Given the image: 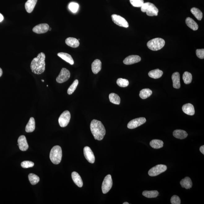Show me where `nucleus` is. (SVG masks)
Here are the masks:
<instances>
[{"mask_svg": "<svg viewBox=\"0 0 204 204\" xmlns=\"http://www.w3.org/2000/svg\"><path fill=\"white\" fill-rule=\"evenodd\" d=\"M72 179L77 186L81 188L83 186V182L80 175L76 172H73L72 174Z\"/></svg>", "mask_w": 204, "mask_h": 204, "instance_id": "6ab92c4d", "label": "nucleus"}, {"mask_svg": "<svg viewBox=\"0 0 204 204\" xmlns=\"http://www.w3.org/2000/svg\"><path fill=\"white\" fill-rule=\"evenodd\" d=\"M141 61V58L138 55H131L126 57L123 61L124 64L126 65H131L139 62Z\"/></svg>", "mask_w": 204, "mask_h": 204, "instance_id": "2eb2a0df", "label": "nucleus"}, {"mask_svg": "<svg viewBox=\"0 0 204 204\" xmlns=\"http://www.w3.org/2000/svg\"><path fill=\"white\" fill-rule=\"evenodd\" d=\"M116 83L119 87H126L128 86L129 85V82L128 80L125 79L120 78L117 80Z\"/></svg>", "mask_w": 204, "mask_h": 204, "instance_id": "f704fd0d", "label": "nucleus"}, {"mask_svg": "<svg viewBox=\"0 0 204 204\" xmlns=\"http://www.w3.org/2000/svg\"><path fill=\"white\" fill-rule=\"evenodd\" d=\"M196 54L197 56L201 59L204 58V49H197L196 51Z\"/></svg>", "mask_w": 204, "mask_h": 204, "instance_id": "a19ab883", "label": "nucleus"}, {"mask_svg": "<svg viewBox=\"0 0 204 204\" xmlns=\"http://www.w3.org/2000/svg\"><path fill=\"white\" fill-rule=\"evenodd\" d=\"M109 98L110 102L113 104L119 105L120 103V98L117 94L111 93L109 95Z\"/></svg>", "mask_w": 204, "mask_h": 204, "instance_id": "c85d7f7f", "label": "nucleus"}, {"mask_svg": "<svg viewBox=\"0 0 204 204\" xmlns=\"http://www.w3.org/2000/svg\"><path fill=\"white\" fill-rule=\"evenodd\" d=\"M67 45L72 48H77L80 45L79 41L74 37H68L65 41Z\"/></svg>", "mask_w": 204, "mask_h": 204, "instance_id": "4be33fe9", "label": "nucleus"}, {"mask_svg": "<svg viewBox=\"0 0 204 204\" xmlns=\"http://www.w3.org/2000/svg\"><path fill=\"white\" fill-rule=\"evenodd\" d=\"M163 142L159 140H153L150 142V145L152 148L158 149L162 148L163 146Z\"/></svg>", "mask_w": 204, "mask_h": 204, "instance_id": "cd10ccee", "label": "nucleus"}, {"mask_svg": "<svg viewBox=\"0 0 204 204\" xmlns=\"http://www.w3.org/2000/svg\"><path fill=\"white\" fill-rule=\"evenodd\" d=\"M28 177L29 181L32 185L37 184L40 180L39 176L33 174H29Z\"/></svg>", "mask_w": 204, "mask_h": 204, "instance_id": "72a5a7b5", "label": "nucleus"}, {"mask_svg": "<svg viewBox=\"0 0 204 204\" xmlns=\"http://www.w3.org/2000/svg\"><path fill=\"white\" fill-rule=\"evenodd\" d=\"M182 110L185 114L189 115H193L195 114L194 107L191 104L188 103L184 104L183 106Z\"/></svg>", "mask_w": 204, "mask_h": 204, "instance_id": "a211bd4d", "label": "nucleus"}, {"mask_svg": "<svg viewBox=\"0 0 204 204\" xmlns=\"http://www.w3.org/2000/svg\"><path fill=\"white\" fill-rule=\"evenodd\" d=\"M49 26L47 24H41L36 26L33 29V31L37 34L46 33L49 30Z\"/></svg>", "mask_w": 204, "mask_h": 204, "instance_id": "ddd939ff", "label": "nucleus"}, {"mask_svg": "<svg viewBox=\"0 0 204 204\" xmlns=\"http://www.w3.org/2000/svg\"><path fill=\"white\" fill-rule=\"evenodd\" d=\"M113 181L111 175H108L104 178L102 185V190L104 194L108 193L112 188Z\"/></svg>", "mask_w": 204, "mask_h": 204, "instance_id": "0eeeda50", "label": "nucleus"}, {"mask_svg": "<svg viewBox=\"0 0 204 204\" xmlns=\"http://www.w3.org/2000/svg\"><path fill=\"white\" fill-rule=\"evenodd\" d=\"M2 70L1 68H0V77L2 76Z\"/></svg>", "mask_w": 204, "mask_h": 204, "instance_id": "c03bdc74", "label": "nucleus"}, {"mask_svg": "<svg viewBox=\"0 0 204 204\" xmlns=\"http://www.w3.org/2000/svg\"><path fill=\"white\" fill-rule=\"evenodd\" d=\"M71 115L70 112L68 111H64L59 116L58 121L61 127L64 128L67 126L69 123Z\"/></svg>", "mask_w": 204, "mask_h": 204, "instance_id": "6e6552de", "label": "nucleus"}, {"mask_svg": "<svg viewBox=\"0 0 204 204\" xmlns=\"http://www.w3.org/2000/svg\"><path fill=\"white\" fill-rule=\"evenodd\" d=\"M173 135L175 138L179 139H184L187 137L188 133L182 130H176L173 132Z\"/></svg>", "mask_w": 204, "mask_h": 204, "instance_id": "b1692460", "label": "nucleus"}, {"mask_svg": "<svg viewBox=\"0 0 204 204\" xmlns=\"http://www.w3.org/2000/svg\"><path fill=\"white\" fill-rule=\"evenodd\" d=\"M91 131L95 140H102L105 136L106 131L103 124L100 121L93 119L90 125Z\"/></svg>", "mask_w": 204, "mask_h": 204, "instance_id": "f03ea898", "label": "nucleus"}, {"mask_svg": "<svg viewBox=\"0 0 204 204\" xmlns=\"http://www.w3.org/2000/svg\"><path fill=\"white\" fill-rule=\"evenodd\" d=\"M46 56L44 53L41 52L34 58L31 63L30 67L33 73L40 75L45 70Z\"/></svg>", "mask_w": 204, "mask_h": 204, "instance_id": "f257e3e1", "label": "nucleus"}, {"mask_svg": "<svg viewBox=\"0 0 204 204\" xmlns=\"http://www.w3.org/2000/svg\"><path fill=\"white\" fill-rule=\"evenodd\" d=\"M68 8L73 13H75L78 11L79 8V5L75 2L70 3L68 6Z\"/></svg>", "mask_w": 204, "mask_h": 204, "instance_id": "4c0bfd02", "label": "nucleus"}, {"mask_svg": "<svg viewBox=\"0 0 204 204\" xmlns=\"http://www.w3.org/2000/svg\"><path fill=\"white\" fill-rule=\"evenodd\" d=\"M123 204H129V203H128V202H124V203H123Z\"/></svg>", "mask_w": 204, "mask_h": 204, "instance_id": "a18cd8bd", "label": "nucleus"}, {"mask_svg": "<svg viewBox=\"0 0 204 204\" xmlns=\"http://www.w3.org/2000/svg\"><path fill=\"white\" fill-rule=\"evenodd\" d=\"M35 128V122L33 117L30 118L25 128L27 132L30 133L33 132Z\"/></svg>", "mask_w": 204, "mask_h": 204, "instance_id": "5701e85b", "label": "nucleus"}, {"mask_svg": "<svg viewBox=\"0 0 204 204\" xmlns=\"http://www.w3.org/2000/svg\"><path fill=\"white\" fill-rule=\"evenodd\" d=\"M37 0H28L25 4V8L27 12L31 13L37 4Z\"/></svg>", "mask_w": 204, "mask_h": 204, "instance_id": "412c9836", "label": "nucleus"}, {"mask_svg": "<svg viewBox=\"0 0 204 204\" xmlns=\"http://www.w3.org/2000/svg\"><path fill=\"white\" fill-rule=\"evenodd\" d=\"M62 156V150L61 147L59 145H56L53 147L51 150L50 158L53 163L58 164L60 163Z\"/></svg>", "mask_w": 204, "mask_h": 204, "instance_id": "7ed1b4c3", "label": "nucleus"}, {"mask_svg": "<svg viewBox=\"0 0 204 204\" xmlns=\"http://www.w3.org/2000/svg\"><path fill=\"white\" fill-rule=\"evenodd\" d=\"M111 18L113 21L116 24L120 27L128 28L129 25L128 22L123 17L114 14L112 15Z\"/></svg>", "mask_w": 204, "mask_h": 204, "instance_id": "9d476101", "label": "nucleus"}, {"mask_svg": "<svg viewBox=\"0 0 204 204\" xmlns=\"http://www.w3.org/2000/svg\"><path fill=\"white\" fill-rule=\"evenodd\" d=\"M102 68V63L100 60H95L92 64V70L93 72L95 74H97L100 71Z\"/></svg>", "mask_w": 204, "mask_h": 204, "instance_id": "dca6fc26", "label": "nucleus"}, {"mask_svg": "<svg viewBox=\"0 0 204 204\" xmlns=\"http://www.w3.org/2000/svg\"><path fill=\"white\" fill-rule=\"evenodd\" d=\"M200 151L201 152L202 154H204V145H202L200 148Z\"/></svg>", "mask_w": 204, "mask_h": 204, "instance_id": "79ce46f5", "label": "nucleus"}, {"mask_svg": "<svg viewBox=\"0 0 204 204\" xmlns=\"http://www.w3.org/2000/svg\"><path fill=\"white\" fill-rule=\"evenodd\" d=\"M84 154L85 158L91 163H94L95 162V157L93 152L88 146H85L84 148Z\"/></svg>", "mask_w": 204, "mask_h": 204, "instance_id": "f8f14e48", "label": "nucleus"}, {"mask_svg": "<svg viewBox=\"0 0 204 204\" xmlns=\"http://www.w3.org/2000/svg\"><path fill=\"white\" fill-rule=\"evenodd\" d=\"M186 23L188 26L192 30L194 31L198 30V25L193 19L188 17L186 19Z\"/></svg>", "mask_w": 204, "mask_h": 204, "instance_id": "a878e982", "label": "nucleus"}, {"mask_svg": "<svg viewBox=\"0 0 204 204\" xmlns=\"http://www.w3.org/2000/svg\"><path fill=\"white\" fill-rule=\"evenodd\" d=\"M70 72L66 68L61 69L60 73L56 79V81L59 83H62L67 81L70 78Z\"/></svg>", "mask_w": 204, "mask_h": 204, "instance_id": "1a4fd4ad", "label": "nucleus"}, {"mask_svg": "<svg viewBox=\"0 0 204 204\" xmlns=\"http://www.w3.org/2000/svg\"><path fill=\"white\" fill-rule=\"evenodd\" d=\"M141 8V11L143 12H146L147 15L148 16H157L158 15V9L155 5L151 3H144Z\"/></svg>", "mask_w": 204, "mask_h": 204, "instance_id": "39448f33", "label": "nucleus"}, {"mask_svg": "<svg viewBox=\"0 0 204 204\" xmlns=\"http://www.w3.org/2000/svg\"><path fill=\"white\" fill-rule=\"evenodd\" d=\"M180 183L182 187L185 188L186 189H189L191 188L193 186L191 180L189 177H185L184 179L182 180Z\"/></svg>", "mask_w": 204, "mask_h": 204, "instance_id": "393cba45", "label": "nucleus"}, {"mask_svg": "<svg viewBox=\"0 0 204 204\" xmlns=\"http://www.w3.org/2000/svg\"><path fill=\"white\" fill-rule=\"evenodd\" d=\"M183 79L184 83L186 85L191 83L193 79L191 74L188 72H184L183 75Z\"/></svg>", "mask_w": 204, "mask_h": 204, "instance_id": "473e14b6", "label": "nucleus"}, {"mask_svg": "<svg viewBox=\"0 0 204 204\" xmlns=\"http://www.w3.org/2000/svg\"><path fill=\"white\" fill-rule=\"evenodd\" d=\"M79 81L78 80H76L72 85H70L69 88L67 90V93L68 95H71L74 92L75 90L78 86V85Z\"/></svg>", "mask_w": 204, "mask_h": 204, "instance_id": "c9c22d12", "label": "nucleus"}, {"mask_svg": "<svg viewBox=\"0 0 204 204\" xmlns=\"http://www.w3.org/2000/svg\"><path fill=\"white\" fill-rule=\"evenodd\" d=\"M152 91L149 89H145L140 91V97L142 99H145L152 95Z\"/></svg>", "mask_w": 204, "mask_h": 204, "instance_id": "c756f323", "label": "nucleus"}, {"mask_svg": "<svg viewBox=\"0 0 204 204\" xmlns=\"http://www.w3.org/2000/svg\"><path fill=\"white\" fill-rule=\"evenodd\" d=\"M167 169L166 166L163 164H158L150 169L149 171L148 174L151 176H156L165 172Z\"/></svg>", "mask_w": 204, "mask_h": 204, "instance_id": "423d86ee", "label": "nucleus"}, {"mask_svg": "<svg viewBox=\"0 0 204 204\" xmlns=\"http://www.w3.org/2000/svg\"><path fill=\"white\" fill-rule=\"evenodd\" d=\"M132 6L136 7H141L144 4L143 0H130Z\"/></svg>", "mask_w": 204, "mask_h": 204, "instance_id": "e433bc0d", "label": "nucleus"}, {"mask_svg": "<svg viewBox=\"0 0 204 204\" xmlns=\"http://www.w3.org/2000/svg\"><path fill=\"white\" fill-rule=\"evenodd\" d=\"M58 56L67 62L69 63L70 64L72 65L74 63L73 58L72 56L67 53L64 52H60L58 53Z\"/></svg>", "mask_w": 204, "mask_h": 204, "instance_id": "aec40b11", "label": "nucleus"}, {"mask_svg": "<svg viewBox=\"0 0 204 204\" xmlns=\"http://www.w3.org/2000/svg\"><path fill=\"white\" fill-rule=\"evenodd\" d=\"M171 203L172 204H181V200L179 196L177 195H174L171 197Z\"/></svg>", "mask_w": 204, "mask_h": 204, "instance_id": "ea45409f", "label": "nucleus"}, {"mask_svg": "<svg viewBox=\"0 0 204 204\" xmlns=\"http://www.w3.org/2000/svg\"><path fill=\"white\" fill-rule=\"evenodd\" d=\"M191 11L197 19L201 20L203 18V13L200 10L197 8L193 7L192 8Z\"/></svg>", "mask_w": 204, "mask_h": 204, "instance_id": "2f4dec72", "label": "nucleus"}, {"mask_svg": "<svg viewBox=\"0 0 204 204\" xmlns=\"http://www.w3.org/2000/svg\"><path fill=\"white\" fill-rule=\"evenodd\" d=\"M42 82H44V80H42Z\"/></svg>", "mask_w": 204, "mask_h": 204, "instance_id": "de8ad7c7", "label": "nucleus"}, {"mask_svg": "<svg viewBox=\"0 0 204 204\" xmlns=\"http://www.w3.org/2000/svg\"><path fill=\"white\" fill-rule=\"evenodd\" d=\"M173 87L176 89H179L181 87L180 82V75L179 72H176L173 74L172 76Z\"/></svg>", "mask_w": 204, "mask_h": 204, "instance_id": "f3484780", "label": "nucleus"}, {"mask_svg": "<svg viewBox=\"0 0 204 204\" xmlns=\"http://www.w3.org/2000/svg\"><path fill=\"white\" fill-rule=\"evenodd\" d=\"M143 196L148 198L157 197L158 196L159 193L157 191H145L142 193Z\"/></svg>", "mask_w": 204, "mask_h": 204, "instance_id": "7c9ffc66", "label": "nucleus"}, {"mask_svg": "<svg viewBox=\"0 0 204 204\" xmlns=\"http://www.w3.org/2000/svg\"><path fill=\"white\" fill-rule=\"evenodd\" d=\"M18 145L20 150L23 151H26L28 148L26 138L24 135H21L18 139Z\"/></svg>", "mask_w": 204, "mask_h": 204, "instance_id": "4468645a", "label": "nucleus"}, {"mask_svg": "<svg viewBox=\"0 0 204 204\" xmlns=\"http://www.w3.org/2000/svg\"><path fill=\"white\" fill-rule=\"evenodd\" d=\"M165 42L161 38H155L152 39L147 43V46L149 49L152 51L159 50L165 45Z\"/></svg>", "mask_w": 204, "mask_h": 204, "instance_id": "20e7f679", "label": "nucleus"}, {"mask_svg": "<svg viewBox=\"0 0 204 204\" xmlns=\"http://www.w3.org/2000/svg\"><path fill=\"white\" fill-rule=\"evenodd\" d=\"M21 166L24 168H28L33 167L34 163L31 161H25L21 163Z\"/></svg>", "mask_w": 204, "mask_h": 204, "instance_id": "58836bf2", "label": "nucleus"}, {"mask_svg": "<svg viewBox=\"0 0 204 204\" xmlns=\"http://www.w3.org/2000/svg\"><path fill=\"white\" fill-rule=\"evenodd\" d=\"M51 28H49V30L51 31Z\"/></svg>", "mask_w": 204, "mask_h": 204, "instance_id": "49530a36", "label": "nucleus"}, {"mask_svg": "<svg viewBox=\"0 0 204 204\" xmlns=\"http://www.w3.org/2000/svg\"><path fill=\"white\" fill-rule=\"evenodd\" d=\"M146 119L144 117H140L132 120L128 123V128L129 129H134L141 126L146 122Z\"/></svg>", "mask_w": 204, "mask_h": 204, "instance_id": "9b49d317", "label": "nucleus"}, {"mask_svg": "<svg viewBox=\"0 0 204 204\" xmlns=\"http://www.w3.org/2000/svg\"><path fill=\"white\" fill-rule=\"evenodd\" d=\"M163 75V71L159 69L151 70L148 73L149 76L155 79L161 78Z\"/></svg>", "mask_w": 204, "mask_h": 204, "instance_id": "bb28decb", "label": "nucleus"}, {"mask_svg": "<svg viewBox=\"0 0 204 204\" xmlns=\"http://www.w3.org/2000/svg\"><path fill=\"white\" fill-rule=\"evenodd\" d=\"M3 19H4V18H3V15H2L1 13H0V22L2 21L3 20Z\"/></svg>", "mask_w": 204, "mask_h": 204, "instance_id": "37998d69", "label": "nucleus"}]
</instances>
